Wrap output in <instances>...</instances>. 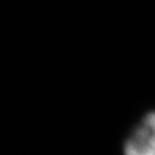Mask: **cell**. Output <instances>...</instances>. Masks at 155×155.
Wrapping results in <instances>:
<instances>
[{"mask_svg":"<svg viewBox=\"0 0 155 155\" xmlns=\"http://www.w3.org/2000/svg\"><path fill=\"white\" fill-rule=\"evenodd\" d=\"M135 139L142 142L143 144L147 146L150 150L155 153V114H151L146 118L144 128L137 132Z\"/></svg>","mask_w":155,"mask_h":155,"instance_id":"obj_1","label":"cell"}]
</instances>
